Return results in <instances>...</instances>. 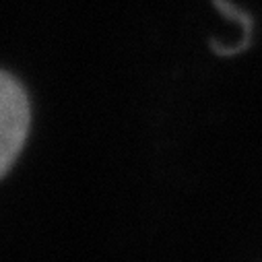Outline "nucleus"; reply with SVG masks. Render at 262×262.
I'll return each mask as SVG.
<instances>
[{"mask_svg": "<svg viewBox=\"0 0 262 262\" xmlns=\"http://www.w3.org/2000/svg\"><path fill=\"white\" fill-rule=\"evenodd\" d=\"M29 130V101L23 87L0 73V178L15 163Z\"/></svg>", "mask_w": 262, "mask_h": 262, "instance_id": "1", "label": "nucleus"}]
</instances>
